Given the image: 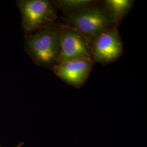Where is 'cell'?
<instances>
[{
	"label": "cell",
	"instance_id": "cell-1",
	"mask_svg": "<svg viewBox=\"0 0 147 147\" xmlns=\"http://www.w3.org/2000/svg\"><path fill=\"white\" fill-rule=\"evenodd\" d=\"M25 47L34 62L45 67H53L58 63L61 47L60 25L50 26L28 34Z\"/></svg>",
	"mask_w": 147,
	"mask_h": 147
},
{
	"label": "cell",
	"instance_id": "cell-7",
	"mask_svg": "<svg viewBox=\"0 0 147 147\" xmlns=\"http://www.w3.org/2000/svg\"><path fill=\"white\" fill-rule=\"evenodd\" d=\"M105 9L112 23L118 24L131 8L133 1L130 0H106Z\"/></svg>",
	"mask_w": 147,
	"mask_h": 147
},
{
	"label": "cell",
	"instance_id": "cell-3",
	"mask_svg": "<svg viewBox=\"0 0 147 147\" xmlns=\"http://www.w3.org/2000/svg\"><path fill=\"white\" fill-rule=\"evenodd\" d=\"M65 24L84 35L90 42L112 26V21L104 9L92 5L64 18Z\"/></svg>",
	"mask_w": 147,
	"mask_h": 147
},
{
	"label": "cell",
	"instance_id": "cell-6",
	"mask_svg": "<svg viewBox=\"0 0 147 147\" xmlns=\"http://www.w3.org/2000/svg\"><path fill=\"white\" fill-rule=\"evenodd\" d=\"M94 63L92 58H76L56 64L53 71L63 81L80 88L86 82Z\"/></svg>",
	"mask_w": 147,
	"mask_h": 147
},
{
	"label": "cell",
	"instance_id": "cell-5",
	"mask_svg": "<svg viewBox=\"0 0 147 147\" xmlns=\"http://www.w3.org/2000/svg\"><path fill=\"white\" fill-rule=\"evenodd\" d=\"M60 40L61 52L58 63L76 58L92 59L90 42L73 27L65 24L60 25Z\"/></svg>",
	"mask_w": 147,
	"mask_h": 147
},
{
	"label": "cell",
	"instance_id": "cell-9",
	"mask_svg": "<svg viewBox=\"0 0 147 147\" xmlns=\"http://www.w3.org/2000/svg\"><path fill=\"white\" fill-rule=\"evenodd\" d=\"M22 143H21V144H20V145H19V146H18V147H20V146H21V145H22Z\"/></svg>",
	"mask_w": 147,
	"mask_h": 147
},
{
	"label": "cell",
	"instance_id": "cell-4",
	"mask_svg": "<svg viewBox=\"0 0 147 147\" xmlns=\"http://www.w3.org/2000/svg\"><path fill=\"white\" fill-rule=\"evenodd\" d=\"M123 52L117 27L111 26L90 42V53L94 62L106 64L115 61Z\"/></svg>",
	"mask_w": 147,
	"mask_h": 147
},
{
	"label": "cell",
	"instance_id": "cell-8",
	"mask_svg": "<svg viewBox=\"0 0 147 147\" xmlns=\"http://www.w3.org/2000/svg\"><path fill=\"white\" fill-rule=\"evenodd\" d=\"M92 0H58L53 2L56 8L68 13V16L94 5Z\"/></svg>",
	"mask_w": 147,
	"mask_h": 147
},
{
	"label": "cell",
	"instance_id": "cell-2",
	"mask_svg": "<svg viewBox=\"0 0 147 147\" xmlns=\"http://www.w3.org/2000/svg\"><path fill=\"white\" fill-rule=\"evenodd\" d=\"M22 25L28 34L50 26L57 19L56 7L47 0H21L18 1Z\"/></svg>",
	"mask_w": 147,
	"mask_h": 147
}]
</instances>
